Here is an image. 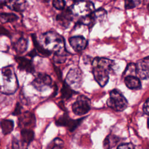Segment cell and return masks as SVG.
Segmentation results:
<instances>
[{
    "instance_id": "5b68a950",
    "label": "cell",
    "mask_w": 149,
    "mask_h": 149,
    "mask_svg": "<svg viewBox=\"0 0 149 149\" xmlns=\"http://www.w3.org/2000/svg\"><path fill=\"white\" fill-rule=\"evenodd\" d=\"M73 15L81 17H84L91 15L95 10L94 5L91 1H76L70 8Z\"/></svg>"
},
{
    "instance_id": "ffe728a7",
    "label": "cell",
    "mask_w": 149,
    "mask_h": 149,
    "mask_svg": "<svg viewBox=\"0 0 149 149\" xmlns=\"http://www.w3.org/2000/svg\"><path fill=\"white\" fill-rule=\"evenodd\" d=\"M0 126L2 129V133L4 134H9L13 129L14 123L10 119H3L0 122Z\"/></svg>"
},
{
    "instance_id": "ba28073f",
    "label": "cell",
    "mask_w": 149,
    "mask_h": 149,
    "mask_svg": "<svg viewBox=\"0 0 149 149\" xmlns=\"http://www.w3.org/2000/svg\"><path fill=\"white\" fill-rule=\"evenodd\" d=\"M31 84L38 91L47 90L52 84L51 77L45 73H38L33 80Z\"/></svg>"
},
{
    "instance_id": "4fadbf2b",
    "label": "cell",
    "mask_w": 149,
    "mask_h": 149,
    "mask_svg": "<svg viewBox=\"0 0 149 149\" xmlns=\"http://www.w3.org/2000/svg\"><path fill=\"white\" fill-rule=\"evenodd\" d=\"M12 47L16 53L21 54L26 51L28 45V39L23 34L12 40Z\"/></svg>"
},
{
    "instance_id": "6da1fadb",
    "label": "cell",
    "mask_w": 149,
    "mask_h": 149,
    "mask_svg": "<svg viewBox=\"0 0 149 149\" xmlns=\"http://www.w3.org/2000/svg\"><path fill=\"white\" fill-rule=\"evenodd\" d=\"M114 62L106 58L96 57L92 61V72L94 79L101 86H105L108 81Z\"/></svg>"
},
{
    "instance_id": "3957f363",
    "label": "cell",
    "mask_w": 149,
    "mask_h": 149,
    "mask_svg": "<svg viewBox=\"0 0 149 149\" xmlns=\"http://www.w3.org/2000/svg\"><path fill=\"white\" fill-rule=\"evenodd\" d=\"M39 41L42 47L50 52L55 53L65 49L64 38L54 31L45 33Z\"/></svg>"
},
{
    "instance_id": "8fae6325",
    "label": "cell",
    "mask_w": 149,
    "mask_h": 149,
    "mask_svg": "<svg viewBox=\"0 0 149 149\" xmlns=\"http://www.w3.org/2000/svg\"><path fill=\"white\" fill-rule=\"evenodd\" d=\"M35 125V116L30 111L24 112L19 119V125L22 129H31Z\"/></svg>"
},
{
    "instance_id": "52a82bcc",
    "label": "cell",
    "mask_w": 149,
    "mask_h": 149,
    "mask_svg": "<svg viewBox=\"0 0 149 149\" xmlns=\"http://www.w3.org/2000/svg\"><path fill=\"white\" fill-rule=\"evenodd\" d=\"M82 82V73L80 69L74 68L69 70L65 78V83L72 89L79 88Z\"/></svg>"
},
{
    "instance_id": "7402d4cb",
    "label": "cell",
    "mask_w": 149,
    "mask_h": 149,
    "mask_svg": "<svg viewBox=\"0 0 149 149\" xmlns=\"http://www.w3.org/2000/svg\"><path fill=\"white\" fill-rule=\"evenodd\" d=\"M18 16L12 13H0V22L5 24L6 23H12L16 21Z\"/></svg>"
},
{
    "instance_id": "1f68e13d",
    "label": "cell",
    "mask_w": 149,
    "mask_h": 149,
    "mask_svg": "<svg viewBox=\"0 0 149 149\" xmlns=\"http://www.w3.org/2000/svg\"><path fill=\"white\" fill-rule=\"evenodd\" d=\"M143 111L144 113L147 115H149V98H148L143 104Z\"/></svg>"
},
{
    "instance_id": "9a60e30c",
    "label": "cell",
    "mask_w": 149,
    "mask_h": 149,
    "mask_svg": "<svg viewBox=\"0 0 149 149\" xmlns=\"http://www.w3.org/2000/svg\"><path fill=\"white\" fill-rule=\"evenodd\" d=\"M15 61L20 70H24L30 73L34 72V66L30 59L24 56H16L15 57Z\"/></svg>"
},
{
    "instance_id": "5bb4252c",
    "label": "cell",
    "mask_w": 149,
    "mask_h": 149,
    "mask_svg": "<svg viewBox=\"0 0 149 149\" xmlns=\"http://www.w3.org/2000/svg\"><path fill=\"white\" fill-rule=\"evenodd\" d=\"M69 42L72 48L77 52L84 50L87 46V40L83 36H77L69 38Z\"/></svg>"
},
{
    "instance_id": "836d02e7",
    "label": "cell",
    "mask_w": 149,
    "mask_h": 149,
    "mask_svg": "<svg viewBox=\"0 0 149 149\" xmlns=\"http://www.w3.org/2000/svg\"><path fill=\"white\" fill-rule=\"evenodd\" d=\"M8 1H0V9H2L5 6H7Z\"/></svg>"
},
{
    "instance_id": "cb8c5ba5",
    "label": "cell",
    "mask_w": 149,
    "mask_h": 149,
    "mask_svg": "<svg viewBox=\"0 0 149 149\" xmlns=\"http://www.w3.org/2000/svg\"><path fill=\"white\" fill-rule=\"evenodd\" d=\"M61 97L62 99L68 100L74 94H76V92L72 89L69 86H68L65 83L62 86V87L61 90Z\"/></svg>"
},
{
    "instance_id": "30bf717a",
    "label": "cell",
    "mask_w": 149,
    "mask_h": 149,
    "mask_svg": "<svg viewBox=\"0 0 149 149\" xmlns=\"http://www.w3.org/2000/svg\"><path fill=\"white\" fill-rule=\"evenodd\" d=\"M137 76L140 79H149V56L139 60L136 63Z\"/></svg>"
},
{
    "instance_id": "9c48e42d",
    "label": "cell",
    "mask_w": 149,
    "mask_h": 149,
    "mask_svg": "<svg viewBox=\"0 0 149 149\" xmlns=\"http://www.w3.org/2000/svg\"><path fill=\"white\" fill-rule=\"evenodd\" d=\"M83 119L84 118L75 120L70 119L67 113H65L56 119L55 123L57 126L67 127L69 131L73 132L81 123Z\"/></svg>"
},
{
    "instance_id": "7c38bea8",
    "label": "cell",
    "mask_w": 149,
    "mask_h": 149,
    "mask_svg": "<svg viewBox=\"0 0 149 149\" xmlns=\"http://www.w3.org/2000/svg\"><path fill=\"white\" fill-rule=\"evenodd\" d=\"M73 14L70 8L63 9V11L56 16V20L58 24L62 28H67L73 20Z\"/></svg>"
},
{
    "instance_id": "7a4b0ae2",
    "label": "cell",
    "mask_w": 149,
    "mask_h": 149,
    "mask_svg": "<svg viewBox=\"0 0 149 149\" xmlns=\"http://www.w3.org/2000/svg\"><path fill=\"white\" fill-rule=\"evenodd\" d=\"M1 75L2 82L0 85V92L6 94L15 93L19 84L13 66L9 65L1 69Z\"/></svg>"
},
{
    "instance_id": "8992f818",
    "label": "cell",
    "mask_w": 149,
    "mask_h": 149,
    "mask_svg": "<svg viewBox=\"0 0 149 149\" xmlns=\"http://www.w3.org/2000/svg\"><path fill=\"white\" fill-rule=\"evenodd\" d=\"M73 113L77 115H83L87 113L91 109V101L86 96L80 95L72 106Z\"/></svg>"
},
{
    "instance_id": "f1b7e54d",
    "label": "cell",
    "mask_w": 149,
    "mask_h": 149,
    "mask_svg": "<svg viewBox=\"0 0 149 149\" xmlns=\"http://www.w3.org/2000/svg\"><path fill=\"white\" fill-rule=\"evenodd\" d=\"M53 6L58 10L63 9L65 6V2L64 1L60 0H55L52 2Z\"/></svg>"
},
{
    "instance_id": "2e32d148",
    "label": "cell",
    "mask_w": 149,
    "mask_h": 149,
    "mask_svg": "<svg viewBox=\"0 0 149 149\" xmlns=\"http://www.w3.org/2000/svg\"><path fill=\"white\" fill-rule=\"evenodd\" d=\"M124 82L126 87L131 90H139L141 87L140 79L137 76H126Z\"/></svg>"
},
{
    "instance_id": "e0dca14e",
    "label": "cell",
    "mask_w": 149,
    "mask_h": 149,
    "mask_svg": "<svg viewBox=\"0 0 149 149\" xmlns=\"http://www.w3.org/2000/svg\"><path fill=\"white\" fill-rule=\"evenodd\" d=\"M7 6L11 10L21 12L27 8V2L25 1H8Z\"/></svg>"
},
{
    "instance_id": "83f0119b",
    "label": "cell",
    "mask_w": 149,
    "mask_h": 149,
    "mask_svg": "<svg viewBox=\"0 0 149 149\" xmlns=\"http://www.w3.org/2000/svg\"><path fill=\"white\" fill-rule=\"evenodd\" d=\"M140 3L139 1H126L125 2V8L126 9H133L139 5Z\"/></svg>"
},
{
    "instance_id": "ac0fdd59",
    "label": "cell",
    "mask_w": 149,
    "mask_h": 149,
    "mask_svg": "<svg viewBox=\"0 0 149 149\" xmlns=\"http://www.w3.org/2000/svg\"><path fill=\"white\" fill-rule=\"evenodd\" d=\"M31 37H32L33 44L34 45V49L37 52V54H39L40 55H41V56L45 57V56H49L51 54V52L46 50L42 47V45L40 44V41L38 40L36 34H31Z\"/></svg>"
},
{
    "instance_id": "44dd1931",
    "label": "cell",
    "mask_w": 149,
    "mask_h": 149,
    "mask_svg": "<svg viewBox=\"0 0 149 149\" xmlns=\"http://www.w3.org/2000/svg\"><path fill=\"white\" fill-rule=\"evenodd\" d=\"M34 133L31 129H22L20 132V139L27 144H29L34 139Z\"/></svg>"
},
{
    "instance_id": "603a6c76",
    "label": "cell",
    "mask_w": 149,
    "mask_h": 149,
    "mask_svg": "<svg viewBox=\"0 0 149 149\" xmlns=\"http://www.w3.org/2000/svg\"><path fill=\"white\" fill-rule=\"evenodd\" d=\"M68 55V52L66 49L55 52L53 56V60L56 63H63L66 61Z\"/></svg>"
},
{
    "instance_id": "484cf974",
    "label": "cell",
    "mask_w": 149,
    "mask_h": 149,
    "mask_svg": "<svg viewBox=\"0 0 149 149\" xmlns=\"http://www.w3.org/2000/svg\"><path fill=\"white\" fill-rule=\"evenodd\" d=\"M123 74L125 77L128 76H137L136 63H129L126 66V68Z\"/></svg>"
},
{
    "instance_id": "f546056e",
    "label": "cell",
    "mask_w": 149,
    "mask_h": 149,
    "mask_svg": "<svg viewBox=\"0 0 149 149\" xmlns=\"http://www.w3.org/2000/svg\"><path fill=\"white\" fill-rule=\"evenodd\" d=\"M117 149H135V146L132 143H122L118 146Z\"/></svg>"
},
{
    "instance_id": "d4e9b609",
    "label": "cell",
    "mask_w": 149,
    "mask_h": 149,
    "mask_svg": "<svg viewBox=\"0 0 149 149\" xmlns=\"http://www.w3.org/2000/svg\"><path fill=\"white\" fill-rule=\"evenodd\" d=\"M28 144L24 143L17 137H14L12 140V149H27Z\"/></svg>"
},
{
    "instance_id": "277c9868",
    "label": "cell",
    "mask_w": 149,
    "mask_h": 149,
    "mask_svg": "<svg viewBox=\"0 0 149 149\" xmlns=\"http://www.w3.org/2000/svg\"><path fill=\"white\" fill-rule=\"evenodd\" d=\"M107 105L115 111H123L127 107L128 102L123 95L117 89L109 93V97L107 101Z\"/></svg>"
},
{
    "instance_id": "e575fe53",
    "label": "cell",
    "mask_w": 149,
    "mask_h": 149,
    "mask_svg": "<svg viewBox=\"0 0 149 149\" xmlns=\"http://www.w3.org/2000/svg\"><path fill=\"white\" fill-rule=\"evenodd\" d=\"M147 8H148V10H149V3H148V5H147Z\"/></svg>"
},
{
    "instance_id": "4316f807",
    "label": "cell",
    "mask_w": 149,
    "mask_h": 149,
    "mask_svg": "<svg viewBox=\"0 0 149 149\" xmlns=\"http://www.w3.org/2000/svg\"><path fill=\"white\" fill-rule=\"evenodd\" d=\"M63 145V141L59 138H55L51 142L48 149H61Z\"/></svg>"
},
{
    "instance_id": "d6a6232c",
    "label": "cell",
    "mask_w": 149,
    "mask_h": 149,
    "mask_svg": "<svg viewBox=\"0 0 149 149\" xmlns=\"http://www.w3.org/2000/svg\"><path fill=\"white\" fill-rule=\"evenodd\" d=\"M0 35L9 36V33L4 27H3L1 26H0Z\"/></svg>"
},
{
    "instance_id": "d6986e66",
    "label": "cell",
    "mask_w": 149,
    "mask_h": 149,
    "mask_svg": "<svg viewBox=\"0 0 149 149\" xmlns=\"http://www.w3.org/2000/svg\"><path fill=\"white\" fill-rule=\"evenodd\" d=\"M119 141V138L114 134L108 135L104 140V148L105 149H111L113 148Z\"/></svg>"
},
{
    "instance_id": "4dcf8cb0",
    "label": "cell",
    "mask_w": 149,
    "mask_h": 149,
    "mask_svg": "<svg viewBox=\"0 0 149 149\" xmlns=\"http://www.w3.org/2000/svg\"><path fill=\"white\" fill-rule=\"evenodd\" d=\"M22 106L20 105V104L19 102H17L16 104V106H15V108L14 109V111L12 113V114L13 115H19L21 113V111H22Z\"/></svg>"
}]
</instances>
